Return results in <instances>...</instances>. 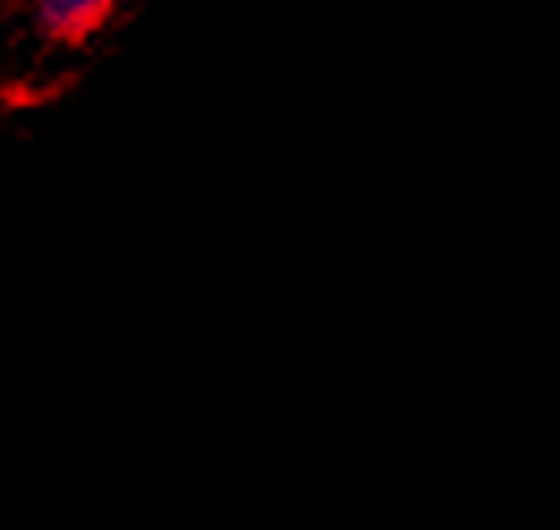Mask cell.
Listing matches in <instances>:
<instances>
[{
    "instance_id": "1",
    "label": "cell",
    "mask_w": 560,
    "mask_h": 530,
    "mask_svg": "<svg viewBox=\"0 0 560 530\" xmlns=\"http://www.w3.org/2000/svg\"><path fill=\"white\" fill-rule=\"evenodd\" d=\"M119 0H38V35L60 47H81L110 22Z\"/></svg>"
}]
</instances>
